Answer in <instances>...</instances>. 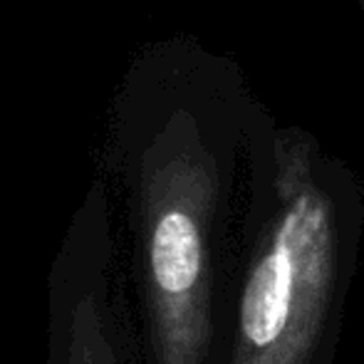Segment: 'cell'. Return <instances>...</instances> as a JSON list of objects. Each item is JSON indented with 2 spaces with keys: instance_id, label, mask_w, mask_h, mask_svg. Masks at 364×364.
I'll use <instances>...</instances> for the list:
<instances>
[{
  "instance_id": "3957f363",
  "label": "cell",
  "mask_w": 364,
  "mask_h": 364,
  "mask_svg": "<svg viewBox=\"0 0 364 364\" xmlns=\"http://www.w3.org/2000/svg\"><path fill=\"white\" fill-rule=\"evenodd\" d=\"M70 364H117L114 347L102 325L97 300L85 295L73 310L70 322Z\"/></svg>"
},
{
  "instance_id": "7a4b0ae2",
  "label": "cell",
  "mask_w": 364,
  "mask_h": 364,
  "mask_svg": "<svg viewBox=\"0 0 364 364\" xmlns=\"http://www.w3.org/2000/svg\"><path fill=\"white\" fill-rule=\"evenodd\" d=\"M364 191L310 134L253 159L213 364H335L360 270Z\"/></svg>"
},
{
  "instance_id": "6da1fadb",
  "label": "cell",
  "mask_w": 364,
  "mask_h": 364,
  "mask_svg": "<svg viewBox=\"0 0 364 364\" xmlns=\"http://www.w3.org/2000/svg\"><path fill=\"white\" fill-rule=\"evenodd\" d=\"M188 60L168 45L146 50L114 100L134 173L151 364L216 362L233 270L225 216L235 151L193 97Z\"/></svg>"
}]
</instances>
